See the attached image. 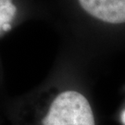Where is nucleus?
Returning <instances> with one entry per match:
<instances>
[{
  "instance_id": "4",
  "label": "nucleus",
  "mask_w": 125,
  "mask_h": 125,
  "mask_svg": "<svg viewBox=\"0 0 125 125\" xmlns=\"http://www.w3.org/2000/svg\"><path fill=\"white\" fill-rule=\"evenodd\" d=\"M121 121L123 122V124L125 125V110L122 112V115H121Z\"/></svg>"
},
{
  "instance_id": "1",
  "label": "nucleus",
  "mask_w": 125,
  "mask_h": 125,
  "mask_svg": "<svg viewBox=\"0 0 125 125\" xmlns=\"http://www.w3.org/2000/svg\"><path fill=\"white\" fill-rule=\"evenodd\" d=\"M42 125H95L89 101L74 90L63 91L50 103Z\"/></svg>"
},
{
  "instance_id": "2",
  "label": "nucleus",
  "mask_w": 125,
  "mask_h": 125,
  "mask_svg": "<svg viewBox=\"0 0 125 125\" xmlns=\"http://www.w3.org/2000/svg\"><path fill=\"white\" fill-rule=\"evenodd\" d=\"M93 18L110 24L125 23V0H78Z\"/></svg>"
},
{
  "instance_id": "3",
  "label": "nucleus",
  "mask_w": 125,
  "mask_h": 125,
  "mask_svg": "<svg viewBox=\"0 0 125 125\" xmlns=\"http://www.w3.org/2000/svg\"><path fill=\"white\" fill-rule=\"evenodd\" d=\"M17 12V8L12 0H0V34L6 25L10 24Z\"/></svg>"
}]
</instances>
